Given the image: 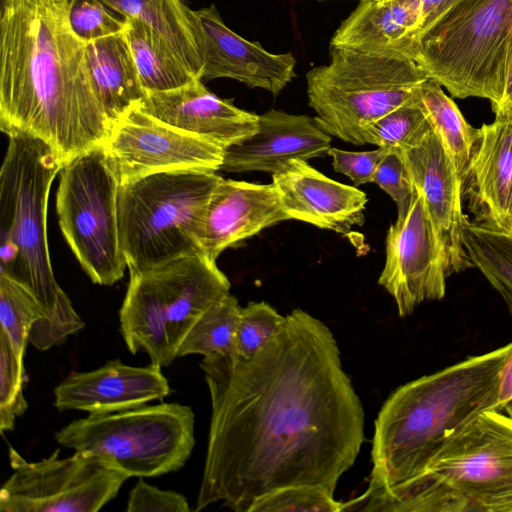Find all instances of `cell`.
I'll use <instances>...</instances> for the list:
<instances>
[{"instance_id":"cell-1","label":"cell","mask_w":512,"mask_h":512,"mask_svg":"<svg viewBox=\"0 0 512 512\" xmlns=\"http://www.w3.org/2000/svg\"><path fill=\"white\" fill-rule=\"evenodd\" d=\"M211 420L195 511L221 502L249 512L286 487L334 494L364 436V410L330 329L302 309L251 357L200 363Z\"/></svg>"},{"instance_id":"cell-2","label":"cell","mask_w":512,"mask_h":512,"mask_svg":"<svg viewBox=\"0 0 512 512\" xmlns=\"http://www.w3.org/2000/svg\"><path fill=\"white\" fill-rule=\"evenodd\" d=\"M69 0H0V129L46 143L64 167L112 124L95 93Z\"/></svg>"},{"instance_id":"cell-3","label":"cell","mask_w":512,"mask_h":512,"mask_svg":"<svg viewBox=\"0 0 512 512\" xmlns=\"http://www.w3.org/2000/svg\"><path fill=\"white\" fill-rule=\"evenodd\" d=\"M512 342L397 388L375 420L368 491L422 474L435 456L480 415L501 412L499 380Z\"/></svg>"},{"instance_id":"cell-4","label":"cell","mask_w":512,"mask_h":512,"mask_svg":"<svg viewBox=\"0 0 512 512\" xmlns=\"http://www.w3.org/2000/svg\"><path fill=\"white\" fill-rule=\"evenodd\" d=\"M62 168L43 141L28 135L9 137L0 170V273L26 286L42 304L45 318L29 335L40 351L63 343L85 326L58 285L49 256L48 197Z\"/></svg>"},{"instance_id":"cell-5","label":"cell","mask_w":512,"mask_h":512,"mask_svg":"<svg viewBox=\"0 0 512 512\" xmlns=\"http://www.w3.org/2000/svg\"><path fill=\"white\" fill-rule=\"evenodd\" d=\"M389 500L397 512H512V419L483 413Z\"/></svg>"},{"instance_id":"cell-6","label":"cell","mask_w":512,"mask_h":512,"mask_svg":"<svg viewBox=\"0 0 512 512\" xmlns=\"http://www.w3.org/2000/svg\"><path fill=\"white\" fill-rule=\"evenodd\" d=\"M229 290L230 282L216 262L201 254L130 272L119 311L127 348L169 366L196 321Z\"/></svg>"},{"instance_id":"cell-7","label":"cell","mask_w":512,"mask_h":512,"mask_svg":"<svg viewBox=\"0 0 512 512\" xmlns=\"http://www.w3.org/2000/svg\"><path fill=\"white\" fill-rule=\"evenodd\" d=\"M222 179L215 172L188 170L120 185L119 239L129 271L203 255V221L211 194Z\"/></svg>"},{"instance_id":"cell-8","label":"cell","mask_w":512,"mask_h":512,"mask_svg":"<svg viewBox=\"0 0 512 512\" xmlns=\"http://www.w3.org/2000/svg\"><path fill=\"white\" fill-rule=\"evenodd\" d=\"M512 47V0H461L419 38L414 61L457 98L501 101Z\"/></svg>"},{"instance_id":"cell-9","label":"cell","mask_w":512,"mask_h":512,"mask_svg":"<svg viewBox=\"0 0 512 512\" xmlns=\"http://www.w3.org/2000/svg\"><path fill=\"white\" fill-rule=\"evenodd\" d=\"M427 78L412 59L331 48L329 63L306 74L308 101L328 134L364 145L366 127L415 100Z\"/></svg>"},{"instance_id":"cell-10","label":"cell","mask_w":512,"mask_h":512,"mask_svg":"<svg viewBox=\"0 0 512 512\" xmlns=\"http://www.w3.org/2000/svg\"><path fill=\"white\" fill-rule=\"evenodd\" d=\"M194 424L190 406L143 405L76 419L58 430L55 440L74 451L95 453L129 477H154L186 464L195 446Z\"/></svg>"},{"instance_id":"cell-11","label":"cell","mask_w":512,"mask_h":512,"mask_svg":"<svg viewBox=\"0 0 512 512\" xmlns=\"http://www.w3.org/2000/svg\"><path fill=\"white\" fill-rule=\"evenodd\" d=\"M56 209L60 229L93 283L111 286L127 268L118 226L119 182L100 147L59 172Z\"/></svg>"},{"instance_id":"cell-12","label":"cell","mask_w":512,"mask_h":512,"mask_svg":"<svg viewBox=\"0 0 512 512\" xmlns=\"http://www.w3.org/2000/svg\"><path fill=\"white\" fill-rule=\"evenodd\" d=\"M29 462L10 448L13 473L0 490L1 512H96L116 497L129 476L107 459L75 451Z\"/></svg>"},{"instance_id":"cell-13","label":"cell","mask_w":512,"mask_h":512,"mask_svg":"<svg viewBox=\"0 0 512 512\" xmlns=\"http://www.w3.org/2000/svg\"><path fill=\"white\" fill-rule=\"evenodd\" d=\"M120 185L158 173L219 171L224 149L134 108L113 123L101 145Z\"/></svg>"},{"instance_id":"cell-14","label":"cell","mask_w":512,"mask_h":512,"mask_svg":"<svg viewBox=\"0 0 512 512\" xmlns=\"http://www.w3.org/2000/svg\"><path fill=\"white\" fill-rule=\"evenodd\" d=\"M447 277L443 247L424 199L416 191L407 215L396 219L387 231L385 264L378 283L405 317L424 301L442 299Z\"/></svg>"},{"instance_id":"cell-15","label":"cell","mask_w":512,"mask_h":512,"mask_svg":"<svg viewBox=\"0 0 512 512\" xmlns=\"http://www.w3.org/2000/svg\"><path fill=\"white\" fill-rule=\"evenodd\" d=\"M399 151L443 247L448 277L473 267L463 245L466 215L460 177L440 138L431 128L419 142Z\"/></svg>"},{"instance_id":"cell-16","label":"cell","mask_w":512,"mask_h":512,"mask_svg":"<svg viewBox=\"0 0 512 512\" xmlns=\"http://www.w3.org/2000/svg\"><path fill=\"white\" fill-rule=\"evenodd\" d=\"M198 30L202 80L230 78L278 95L294 78L293 54H274L223 22L215 5L193 10Z\"/></svg>"},{"instance_id":"cell-17","label":"cell","mask_w":512,"mask_h":512,"mask_svg":"<svg viewBox=\"0 0 512 512\" xmlns=\"http://www.w3.org/2000/svg\"><path fill=\"white\" fill-rule=\"evenodd\" d=\"M161 368L152 362L136 367L114 359L92 371H73L55 387L54 406L59 411L110 414L163 400L170 386Z\"/></svg>"},{"instance_id":"cell-18","label":"cell","mask_w":512,"mask_h":512,"mask_svg":"<svg viewBox=\"0 0 512 512\" xmlns=\"http://www.w3.org/2000/svg\"><path fill=\"white\" fill-rule=\"evenodd\" d=\"M272 184L290 219L340 234L365 221V192L325 176L306 160H289L272 174Z\"/></svg>"},{"instance_id":"cell-19","label":"cell","mask_w":512,"mask_h":512,"mask_svg":"<svg viewBox=\"0 0 512 512\" xmlns=\"http://www.w3.org/2000/svg\"><path fill=\"white\" fill-rule=\"evenodd\" d=\"M138 108L182 131L203 137L224 150L258 129L259 115L210 92L201 78L175 89L150 92Z\"/></svg>"},{"instance_id":"cell-20","label":"cell","mask_w":512,"mask_h":512,"mask_svg":"<svg viewBox=\"0 0 512 512\" xmlns=\"http://www.w3.org/2000/svg\"><path fill=\"white\" fill-rule=\"evenodd\" d=\"M330 147L331 136L315 117L270 109L259 115L254 134L224 150L220 171L274 174L289 160L321 157Z\"/></svg>"},{"instance_id":"cell-21","label":"cell","mask_w":512,"mask_h":512,"mask_svg":"<svg viewBox=\"0 0 512 512\" xmlns=\"http://www.w3.org/2000/svg\"><path fill=\"white\" fill-rule=\"evenodd\" d=\"M286 220L290 218L272 183L222 179L207 205L200 236L201 252L216 262L225 249Z\"/></svg>"},{"instance_id":"cell-22","label":"cell","mask_w":512,"mask_h":512,"mask_svg":"<svg viewBox=\"0 0 512 512\" xmlns=\"http://www.w3.org/2000/svg\"><path fill=\"white\" fill-rule=\"evenodd\" d=\"M422 23L421 0H359L331 38V48L415 59Z\"/></svg>"},{"instance_id":"cell-23","label":"cell","mask_w":512,"mask_h":512,"mask_svg":"<svg viewBox=\"0 0 512 512\" xmlns=\"http://www.w3.org/2000/svg\"><path fill=\"white\" fill-rule=\"evenodd\" d=\"M474 222L500 230L512 186V118L483 124L472 159L460 177Z\"/></svg>"},{"instance_id":"cell-24","label":"cell","mask_w":512,"mask_h":512,"mask_svg":"<svg viewBox=\"0 0 512 512\" xmlns=\"http://www.w3.org/2000/svg\"><path fill=\"white\" fill-rule=\"evenodd\" d=\"M85 52L95 93L113 125L146 95L127 40L122 32L86 43Z\"/></svg>"},{"instance_id":"cell-25","label":"cell","mask_w":512,"mask_h":512,"mask_svg":"<svg viewBox=\"0 0 512 512\" xmlns=\"http://www.w3.org/2000/svg\"><path fill=\"white\" fill-rule=\"evenodd\" d=\"M123 18L138 19L157 31L200 77L202 62L194 12L182 0H101Z\"/></svg>"},{"instance_id":"cell-26","label":"cell","mask_w":512,"mask_h":512,"mask_svg":"<svg viewBox=\"0 0 512 512\" xmlns=\"http://www.w3.org/2000/svg\"><path fill=\"white\" fill-rule=\"evenodd\" d=\"M125 21L123 34L146 94L175 89L199 78L152 27L135 18Z\"/></svg>"},{"instance_id":"cell-27","label":"cell","mask_w":512,"mask_h":512,"mask_svg":"<svg viewBox=\"0 0 512 512\" xmlns=\"http://www.w3.org/2000/svg\"><path fill=\"white\" fill-rule=\"evenodd\" d=\"M419 102L461 177L472 159L480 128L466 121L455 102L434 79L427 78L421 83Z\"/></svg>"},{"instance_id":"cell-28","label":"cell","mask_w":512,"mask_h":512,"mask_svg":"<svg viewBox=\"0 0 512 512\" xmlns=\"http://www.w3.org/2000/svg\"><path fill=\"white\" fill-rule=\"evenodd\" d=\"M463 245L473 267L498 291L512 314V237L466 216Z\"/></svg>"},{"instance_id":"cell-29","label":"cell","mask_w":512,"mask_h":512,"mask_svg":"<svg viewBox=\"0 0 512 512\" xmlns=\"http://www.w3.org/2000/svg\"><path fill=\"white\" fill-rule=\"evenodd\" d=\"M241 308L230 293L211 306L183 340L178 358L191 354L203 357L236 354L235 337Z\"/></svg>"},{"instance_id":"cell-30","label":"cell","mask_w":512,"mask_h":512,"mask_svg":"<svg viewBox=\"0 0 512 512\" xmlns=\"http://www.w3.org/2000/svg\"><path fill=\"white\" fill-rule=\"evenodd\" d=\"M45 318L33 292L12 277L0 273V322L18 357L24 361L32 329Z\"/></svg>"},{"instance_id":"cell-31","label":"cell","mask_w":512,"mask_h":512,"mask_svg":"<svg viewBox=\"0 0 512 512\" xmlns=\"http://www.w3.org/2000/svg\"><path fill=\"white\" fill-rule=\"evenodd\" d=\"M429 120L415 100L389 112L365 129L366 144L391 150H403L419 142L431 129Z\"/></svg>"},{"instance_id":"cell-32","label":"cell","mask_w":512,"mask_h":512,"mask_svg":"<svg viewBox=\"0 0 512 512\" xmlns=\"http://www.w3.org/2000/svg\"><path fill=\"white\" fill-rule=\"evenodd\" d=\"M25 368L7 334L0 329V432L12 431L28 408L24 397Z\"/></svg>"},{"instance_id":"cell-33","label":"cell","mask_w":512,"mask_h":512,"mask_svg":"<svg viewBox=\"0 0 512 512\" xmlns=\"http://www.w3.org/2000/svg\"><path fill=\"white\" fill-rule=\"evenodd\" d=\"M285 321L266 302H249L241 308L235 337L236 354L251 357L264 347L279 331Z\"/></svg>"},{"instance_id":"cell-34","label":"cell","mask_w":512,"mask_h":512,"mask_svg":"<svg viewBox=\"0 0 512 512\" xmlns=\"http://www.w3.org/2000/svg\"><path fill=\"white\" fill-rule=\"evenodd\" d=\"M343 503L325 489L293 486L277 490L258 500L249 512H337Z\"/></svg>"},{"instance_id":"cell-35","label":"cell","mask_w":512,"mask_h":512,"mask_svg":"<svg viewBox=\"0 0 512 512\" xmlns=\"http://www.w3.org/2000/svg\"><path fill=\"white\" fill-rule=\"evenodd\" d=\"M101 0H69L68 18L73 32L85 43L120 34L125 18L113 15Z\"/></svg>"},{"instance_id":"cell-36","label":"cell","mask_w":512,"mask_h":512,"mask_svg":"<svg viewBox=\"0 0 512 512\" xmlns=\"http://www.w3.org/2000/svg\"><path fill=\"white\" fill-rule=\"evenodd\" d=\"M373 182L396 203L397 219L404 218L413 202L416 189L399 150H389L379 162Z\"/></svg>"},{"instance_id":"cell-37","label":"cell","mask_w":512,"mask_h":512,"mask_svg":"<svg viewBox=\"0 0 512 512\" xmlns=\"http://www.w3.org/2000/svg\"><path fill=\"white\" fill-rule=\"evenodd\" d=\"M128 512H189L192 509L184 495L162 490L139 478L127 501Z\"/></svg>"},{"instance_id":"cell-38","label":"cell","mask_w":512,"mask_h":512,"mask_svg":"<svg viewBox=\"0 0 512 512\" xmlns=\"http://www.w3.org/2000/svg\"><path fill=\"white\" fill-rule=\"evenodd\" d=\"M389 150L378 147L370 151L352 152L330 147L327 153L332 157L334 170L348 176L355 186H359L373 182L377 166Z\"/></svg>"},{"instance_id":"cell-39","label":"cell","mask_w":512,"mask_h":512,"mask_svg":"<svg viewBox=\"0 0 512 512\" xmlns=\"http://www.w3.org/2000/svg\"><path fill=\"white\" fill-rule=\"evenodd\" d=\"M461 0H421L422 3V23L421 34L437 21L445 12L452 8ZM420 38V37H419Z\"/></svg>"},{"instance_id":"cell-40","label":"cell","mask_w":512,"mask_h":512,"mask_svg":"<svg viewBox=\"0 0 512 512\" xmlns=\"http://www.w3.org/2000/svg\"><path fill=\"white\" fill-rule=\"evenodd\" d=\"M492 110L496 117L512 118V47L507 61L504 93L500 103Z\"/></svg>"},{"instance_id":"cell-41","label":"cell","mask_w":512,"mask_h":512,"mask_svg":"<svg viewBox=\"0 0 512 512\" xmlns=\"http://www.w3.org/2000/svg\"><path fill=\"white\" fill-rule=\"evenodd\" d=\"M510 399H512V352L506 360L500 374L498 400L501 411L505 403Z\"/></svg>"},{"instance_id":"cell-42","label":"cell","mask_w":512,"mask_h":512,"mask_svg":"<svg viewBox=\"0 0 512 512\" xmlns=\"http://www.w3.org/2000/svg\"><path fill=\"white\" fill-rule=\"evenodd\" d=\"M512 237V186L503 225L499 230Z\"/></svg>"},{"instance_id":"cell-43","label":"cell","mask_w":512,"mask_h":512,"mask_svg":"<svg viewBox=\"0 0 512 512\" xmlns=\"http://www.w3.org/2000/svg\"><path fill=\"white\" fill-rule=\"evenodd\" d=\"M503 410H505L507 416H509L512 419V399L505 403Z\"/></svg>"},{"instance_id":"cell-44","label":"cell","mask_w":512,"mask_h":512,"mask_svg":"<svg viewBox=\"0 0 512 512\" xmlns=\"http://www.w3.org/2000/svg\"><path fill=\"white\" fill-rule=\"evenodd\" d=\"M321 1V0H320Z\"/></svg>"}]
</instances>
